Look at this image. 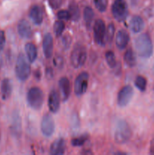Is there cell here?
I'll return each mask as SVG.
<instances>
[{
  "label": "cell",
  "mask_w": 154,
  "mask_h": 155,
  "mask_svg": "<svg viewBox=\"0 0 154 155\" xmlns=\"http://www.w3.org/2000/svg\"><path fill=\"white\" fill-rule=\"evenodd\" d=\"M136 51L140 57L148 58L151 57L153 51L152 40L147 33H143L136 38L134 41Z\"/></svg>",
  "instance_id": "6da1fadb"
},
{
  "label": "cell",
  "mask_w": 154,
  "mask_h": 155,
  "mask_svg": "<svg viewBox=\"0 0 154 155\" xmlns=\"http://www.w3.org/2000/svg\"><path fill=\"white\" fill-rule=\"evenodd\" d=\"M131 137V130L126 121L121 120L116 124L114 133L115 142L119 145H124Z\"/></svg>",
  "instance_id": "7a4b0ae2"
},
{
  "label": "cell",
  "mask_w": 154,
  "mask_h": 155,
  "mask_svg": "<svg viewBox=\"0 0 154 155\" xmlns=\"http://www.w3.org/2000/svg\"><path fill=\"white\" fill-rule=\"evenodd\" d=\"M29 106L34 110H39L44 103V93L39 87H32L29 89L27 95Z\"/></svg>",
  "instance_id": "3957f363"
},
{
  "label": "cell",
  "mask_w": 154,
  "mask_h": 155,
  "mask_svg": "<svg viewBox=\"0 0 154 155\" xmlns=\"http://www.w3.org/2000/svg\"><path fill=\"white\" fill-rule=\"evenodd\" d=\"M30 65L27 61L24 54H19L17 58L16 65H15V74L17 77L21 81H25L29 78L30 75Z\"/></svg>",
  "instance_id": "277c9868"
},
{
  "label": "cell",
  "mask_w": 154,
  "mask_h": 155,
  "mask_svg": "<svg viewBox=\"0 0 154 155\" xmlns=\"http://www.w3.org/2000/svg\"><path fill=\"white\" fill-rule=\"evenodd\" d=\"M87 60V51L84 45H76L72 49L70 55V62L74 68L82 67Z\"/></svg>",
  "instance_id": "5b68a950"
},
{
  "label": "cell",
  "mask_w": 154,
  "mask_h": 155,
  "mask_svg": "<svg viewBox=\"0 0 154 155\" xmlns=\"http://www.w3.org/2000/svg\"><path fill=\"white\" fill-rule=\"evenodd\" d=\"M111 11L113 16L119 22H123L128 17V5L125 0H115L112 5Z\"/></svg>",
  "instance_id": "8992f818"
},
{
  "label": "cell",
  "mask_w": 154,
  "mask_h": 155,
  "mask_svg": "<svg viewBox=\"0 0 154 155\" xmlns=\"http://www.w3.org/2000/svg\"><path fill=\"white\" fill-rule=\"evenodd\" d=\"M106 28L105 23L103 20L98 19L94 24V38L98 45H104L106 42Z\"/></svg>",
  "instance_id": "52a82bcc"
},
{
  "label": "cell",
  "mask_w": 154,
  "mask_h": 155,
  "mask_svg": "<svg viewBox=\"0 0 154 155\" xmlns=\"http://www.w3.org/2000/svg\"><path fill=\"white\" fill-rule=\"evenodd\" d=\"M89 74L87 72H82L75 78L74 83V92L78 96H81L86 92L88 85Z\"/></svg>",
  "instance_id": "ba28073f"
},
{
  "label": "cell",
  "mask_w": 154,
  "mask_h": 155,
  "mask_svg": "<svg viewBox=\"0 0 154 155\" xmlns=\"http://www.w3.org/2000/svg\"><path fill=\"white\" fill-rule=\"evenodd\" d=\"M134 95V89L130 85L122 87L118 93L117 104L119 107H125L129 104Z\"/></svg>",
  "instance_id": "9c48e42d"
},
{
  "label": "cell",
  "mask_w": 154,
  "mask_h": 155,
  "mask_svg": "<svg viewBox=\"0 0 154 155\" xmlns=\"http://www.w3.org/2000/svg\"><path fill=\"white\" fill-rule=\"evenodd\" d=\"M41 131L46 137L52 136L55 130V124L54 119L49 114H45L41 121Z\"/></svg>",
  "instance_id": "30bf717a"
},
{
  "label": "cell",
  "mask_w": 154,
  "mask_h": 155,
  "mask_svg": "<svg viewBox=\"0 0 154 155\" xmlns=\"http://www.w3.org/2000/svg\"><path fill=\"white\" fill-rule=\"evenodd\" d=\"M58 86L60 89L62 100L63 101H66L69 98L71 93V85L69 79L66 77H61L59 80Z\"/></svg>",
  "instance_id": "8fae6325"
},
{
  "label": "cell",
  "mask_w": 154,
  "mask_h": 155,
  "mask_svg": "<svg viewBox=\"0 0 154 155\" xmlns=\"http://www.w3.org/2000/svg\"><path fill=\"white\" fill-rule=\"evenodd\" d=\"M42 48H43L45 57L46 58H51L52 57L53 50H54V42H53V37L51 33H46L44 36Z\"/></svg>",
  "instance_id": "7c38bea8"
},
{
  "label": "cell",
  "mask_w": 154,
  "mask_h": 155,
  "mask_svg": "<svg viewBox=\"0 0 154 155\" xmlns=\"http://www.w3.org/2000/svg\"><path fill=\"white\" fill-rule=\"evenodd\" d=\"M60 95L56 90H52L48 95V105L51 113L56 114L60 109Z\"/></svg>",
  "instance_id": "4fadbf2b"
},
{
  "label": "cell",
  "mask_w": 154,
  "mask_h": 155,
  "mask_svg": "<svg viewBox=\"0 0 154 155\" xmlns=\"http://www.w3.org/2000/svg\"><path fill=\"white\" fill-rule=\"evenodd\" d=\"M18 33L23 39H30L33 34L32 28L28 21L26 20H21L18 24Z\"/></svg>",
  "instance_id": "5bb4252c"
},
{
  "label": "cell",
  "mask_w": 154,
  "mask_h": 155,
  "mask_svg": "<svg viewBox=\"0 0 154 155\" xmlns=\"http://www.w3.org/2000/svg\"><path fill=\"white\" fill-rule=\"evenodd\" d=\"M29 16L33 23L36 25H40L43 21V11L38 5L32 6L29 12Z\"/></svg>",
  "instance_id": "9a60e30c"
},
{
  "label": "cell",
  "mask_w": 154,
  "mask_h": 155,
  "mask_svg": "<svg viewBox=\"0 0 154 155\" xmlns=\"http://www.w3.org/2000/svg\"><path fill=\"white\" fill-rule=\"evenodd\" d=\"M129 40L130 36L128 32L125 31V30H119L117 33V35H116V46H117V48L119 49H124L128 45Z\"/></svg>",
  "instance_id": "2e32d148"
},
{
  "label": "cell",
  "mask_w": 154,
  "mask_h": 155,
  "mask_svg": "<svg viewBox=\"0 0 154 155\" xmlns=\"http://www.w3.org/2000/svg\"><path fill=\"white\" fill-rule=\"evenodd\" d=\"M66 151V142L63 139L54 141L50 147V154L52 155H62Z\"/></svg>",
  "instance_id": "e0dca14e"
},
{
  "label": "cell",
  "mask_w": 154,
  "mask_h": 155,
  "mask_svg": "<svg viewBox=\"0 0 154 155\" xmlns=\"http://www.w3.org/2000/svg\"><path fill=\"white\" fill-rule=\"evenodd\" d=\"M130 29L133 33H138L143 30L144 27V22L140 16H134L130 21Z\"/></svg>",
  "instance_id": "ac0fdd59"
},
{
  "label": "cell",
  "mask_w": 154,
  "mask_h": 155,
  "mask_svg": "<svg viewBox=\"0 0 154 155\" xmlns=\"http://www.w3.org/2000/svg\"><path fill=\"white\" fill-rule=\"evenodd\" d=\"M12 92V84L9 79L5 78L2 80L1 85L2 98L3 100H7L10 98Z\"/></svg>",
  "instance_id": "d6986e66"
},
{
  "label": "cell",
  "mask_w": 154,
  "mask_h": 155,
  "mask_svg": "<svg viewBox=\"0 0 154 155\" xmlns=\"http://www.w3.org/2000/svg\"><path fill=\"white\" fill-rule=\"evenodd\" d=\"M11 132L15 136L18 137L21 134V120L18 113H14L12 116Z\"/></svg>",
  "instance_id": "ffe728a7"
},
{
  "label": "cell",
  "mask_w": 154,
  "mask_h": 155,
  "mask_svg": "<svg viewBox=\"0 0 154 155\" xmlns=\"http://www.w3.org/2000/svg\"><path fill=\"white\" fill-rule=\"evenodd\" d=\"M25 51L27 59L30 63H33L37 58V48L32 42H28L25 45Z\"/></svg>",
  "instance_id": "44dd1931"
},
{
  "label": "cell",
  "mask_w": 154,
  "mask_h": 155,
  "mask_svg": "<svg viewBox=\"0 0 154 155\" xmlns=\"http://www.w3.org/2000/svg\"><path fill=\"white\" fill-rule=\"evenodd\" d=\"M124 61L127 66L129 68H134L137 64V58H136L135 53L134 52L131 48L127 50L124 54Z\"/></svg>",
  "instance_id": "7402d4cb"
},
{
  "label": "cell",
  "mask_w": 154,
  "mask_h": 155,
  "mask_svg": "<svg viewBox=\"0 0 154 155\" xmlns=\"http://www.w3.org/2000/svg\"><path fill=\"white\" fill-rule=\"evenodd\" d=\"M83 15H84V20L86 26H87V27H90L92 22H93L94 18H95V12H94L93 9L91 7L87 6V7L85 8Z\"/></svg>",
  "instance_id": "603a6c76"
},
{
  "label": "cell",
  "mask_w": 154,
  "mask_h": 155,
  "mask_svg": "<svg viewBox=\"0 0 154 155\" xmlns=\"http://www.w3.org/2000/svg\"><path fill=\"white\" fill-rule=\"evenodd\" d=\"M69 12L70 14V19L72 21H77L80 18L79 8L75 3H72L69 6Z\"/></svg>",
  "instance_id": "cb8c5ba5"
},
{
  "label": "cell",
  "mask_w": 154,
  "mask_h": 155,
  "mask_svg": "<svg viewBox=\"0 0 154 155\" xmlns=\"http://www.w3.org/2000/svg\"><path fill=\"white\" fill-rule=\"evenodd\" d=\"M134 85L141 92L146 90V80L145 77H142V76H138L136 77L135 80H134Z\"/></svg>",
  "instance_id": "d4e9b609"
},
{
  "label": "cell",
  "mask_w": 154,
  "mask_h": 155,
  "mask_svg": "<svg viewBox=\"0 0 154 155\" xmlns=\"http://www.w3.org/2000/svg\"><path fill=\"white\" fill-rule=\"evenodd\" d=\"M106 57V61H107V64L109 65V67L111 68H116V59L115 54L112 51H107L105 54Z\"/></svg>",
  "instance_id": "484cf974"
},
{
  "label": "cell",
  "mask_w": 154,
  "mask_h": 155,
  "mask_svg": "<svg viewBox=\"0 0 154 155\" xmlns=\"http://www.w3.org/2000/svg\"><path fill=\"white\" fill-rule=\"evenodd\" d=\"M64 28H65V24L63 21L60 20V21H56L54 26V33H55L56 36L58 37V36H61L63 30H64Z\"/></svg>",
  "instance_id": "4316f807"
},
{
  "label": "cell",
  "mask_w": 154,
  "mask_h": 155,
  "mask_svg": "<svg viewBox=\"0 0 154 155\" xmlns=\"http://www.w3.org/2000/svg\"><path fill=\"white\" fill-rule=\"evenodd\" d=\"M94 4L99 12H104L107 10L108 0H94Z\"/></svg>",
  "instance_id": "83f0119b"
},
{
  "label": "cell",
  "mask_w": 154,
  "mask_h": 155,
  "mask_svg": "<svg viewBox=\"0 0 154 155\" xmlns=\"http://www.w3.org/2000/svg\"><path fill=\"white\" fill-rule=\"evenodd\" d=\"M115 33V26L113 24H110L107 26L106 30V42H111L113 39Z\"/></svg>",
  "instance_id": "f1b7e54d"
},
{
  "label": "cell",
  "mask_w": 154,
  "mask_h": 155,
  "mask_svg": "<svg viewBox=\"0 0 154 155\" xmlns=\"http://www.w3.org/2000/svg\"><path fill=\"white\" fill-rule=\"evenodd\" d=\"M88 138L86 136H80L79 138H75L71 141V143L73 146H82L86 142Z\"/></svg>",
  "instance_id": "f546056e"
},
{
  "label": "cell",
  "mask_w": 154,
  "mask_h": 155,
  "mask_svg": "<svg viewBox=\"0 0 154 155\" xmlns=\"http://www.w3.org/2000/svg\"><path fill=\"white\" fill-rule=\"evenodd\" d=\"M57 18L61 21H68L70 19V14L69 11L61 10L57 12Z\"/></svg>",
  "instance_id": "4dcf8cb0"
},
{
  "label": "cell",
  "mask_w": 154,
  "mask_h": 155,
  "mask_svg": "<svg viewBox=\"0 0 154 155\" xmlns=\"http://www.w3.org/2000/svg\"><path fill=\"white\" fill-rule=\"evenodd\" d=\"M61 42H62V45H63V47L64 48H68L69 47V45H70L71 42H72V39H71L70 36L68 34H66L64 35V36H63V38H62V40H61Z\"/></svg>",
  "instance_id": "1f68e13d"
},
{
  "label": "cell",
  "mask_w": 154,
  "mask_h": 155,
  "mask_svg": "<svg viewBox=\"0 0 154 155\" xmlns=\"http://www.w3.org/2000/svg\"><path fill=\"white\" fill-rule=\"evenodd\" d=\"M48 4L52 9H58L63 4V0H48Z\"/></svg>",
  "instance_id": "d6a6232c"
},
{
  "label": "cell",
  "mask_w": 154,
  "mask_h": 155,
  "mask_svg": "<svg viewBox=\"0 0 154 155\" xmlns=\"http://www.w3.org/2000/svg\"><path fill=\"white\" fill-rule=\"evenodd\" d=\"M5 45V35L3 30H0V52L3 50Z\"/></svg>",
  "instance_id": "836d02e7"
},
{
  "label": "cell",
  "mask_w": 154,
  "mask_h": 155,
  "mask_svg": "<svg viewBox=\"0 0 154 155\" xmlns=\"http://www.w3.org/2000/svg\"><path fill=\"white\" fill-rule=\"evenodd\" d=\"M1 64H2L1 63V61H0V67H1Z\"/></svg>",
  "instance_id": "e575fe53"
},
{
  "label": "cell",
  "mask_w": 154,
  "mask_h": 155,
  "mask_svg": "<svg viewBox=\"0 0 154 155\" xmlns=\"http://www.w3.org/2000/svg\"><path fill=\"white\" fill-rule=\"evenodd\" d=\"M153 89H154V88H153Z\"/></svg>",
  "instance_id": "d590c367"
}]
</instances>
